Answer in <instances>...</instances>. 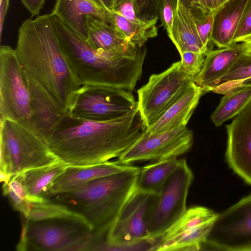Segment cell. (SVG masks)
Here are the masks:
<instances>
[{
    "mask_svg": "<svg viewBox=\"0 0 251 251\" xmlns=\"http://www.w3.org/2000/svg\"><path fill=\"white\" fill-rule=\"evenodd\" d=\"M73 213L63 206L46 200L41 202H32L28 213L22 217L28 220L37 221L65 216Z\"/></svg>",
    "mask_w": 251,
    "mask_h": 251,
    "instance_id": "obj_31",
    "label": "cell"
},
{
    "mask_svg": "<svg viewBox=\"0 0 251 251\" xmlns=\"http://www.w3.org/2000/svg\"><path fill=\"white\" fill-rule=\"evenodd\" d=\"M50 14L86 39V16H91L110 24L109 10L99 0H56Z\"/></svg>",
    "mask_w": 251,
    "mask_h": 251,
    "instance_id": "obj_16",
    "label": "cell"
},
{
    "mask_svg": "<svg viewBox=\"0 0 251 251\" xmlns=\"http://www.w3.org/2000/svg\"><path fill=\"white\" fill-rule=\"evenodd\" d=\"M67 165L60 160L50 164L32 168L19 173L31 202L46 200L49 189L55 178Z\"/></svg>",
    "mask_w": 251,
    "mask_h": 251,
    "instance_id": "obj_23",
    "label": "cell"
},
{
    "mask_svg": "<svg viewBox=\"0 0 251 251\" xmlns=\"http://www.w3.org/2000/svg\"><path fill=\"white\" fill-rule=\"evenodd\" d=\"M163 0H135L134 9L138 19L144 22L157 21Z\"/></svg>",
    "mask_w": 251,
    "mask_h": 251,
    "instance_id": "obj_34",
    "label": "cell"
},
{
    "mask_svg": "<svg viewBox=\"0 0 251 251\" xmlns=\"http://www.w3.org/2000/svg\"><path fill=\"white\" fill-rule=\"evenodd\" d=\"M170 39L180 54L186 51L207 54L192 16L178 0Z\"/></svg>",
    "mask_w": 251,
    "mask_h": 251,
    "instance_id": "obj_22",
    "label": "cell"
},
{
    "mask_svg": "<svg viewBox=\"0 0 251 251\" xmlns=\"http://www.w3.org/2000/svg\"><path fill=\"white\" fill-rule=\"evenodd\" d=\"M156 195L135 190L108 230L103 251L143 247L154 250L156 242L150 237L147 219Z\"/></svg>",
    "mask_w": 251,
    "mask_h": 251,
    "instance_id": "obj_8",
    "label": "cell"
},
{
    "mask_svg": "<svg viewBox=\"0 0 251 251\" xmlns=\"http://www.w3.org/2000/svg\"><path fill=\"white\" fill-rule=\"evenodd\" d=\"M180 55L183 71L189 78L194 80L202 69L205 55L192 51H186Z\"/></svg>",
    "mask_w": 251,
    "mask_h": 251,
    "instance_id": "obj_33",
    "label": "cell"
},
{
    "mask_svg": "<svg viewBox=\"0 0 251 251\" xmlns=\"http://www.w3.org/2000/svg\"><path fill=\"white\" fill-rule=\"evenodd\" d=\"M193 173L184 159L157 194L150 208L147 227L151 239L162 237L185 213Z\"/></svg>",
    "mask_w": 251,
    "mask_h": 251,
    "instance_id": "obj_9",
    "label": "cell"
},
{
    "mask_svg": "<svg viewBox=\"0 0 251 251\" xmlns=\"http://www.w3.org/2000/svg\"><path fill=\"white\" fill-rule=\"evenodd\" d=\"M108 10H112L114 6L115 0H99Z\"/></svg>",
    "mask_w": 251,
    "mask_h": 251,
    "instance_id": "obj_40",
    "label": "cell"
},
{
    "mask_svg": "<svg viewBox=\"0 0 251 251\" xmlns=\"http://www.w3.org/2000/svg\"><path fill=\"white\" fill-rule=\"evenodd\" d=\"M129 166L117 161L87 166L67 165L53 180L46 199L51 195L70 191L92 180L122 172Z\"/></svg>",
    "mask_w": 251,
    "mask_h": 251,
    "instance_id": "obj_17",
    "label": "cell"
},
{
    "mask_svg": "<svg viewBox=\"0 0 251 251\" xmlns=\"http://www.w3.org/2000/svg\"><path fill=\"white\" fill-rule=\"evenodd\" d=\"M248 0H228L214 13L212 41L218 48L233 44V37Z\"/></svg>",
    "mask_w": 251,
    "mask_h": 251,
    "instance_id": "obj_21",
    "label": "cell"
},
{
    "mask_svg": "<svg viewBox=\"0 0 251 251\" xmlns=\"http://www.w3.org/2000/svg\"><path fill=\"white\" fill-rule=\"evenodd\" d=\"M177 3L178 0H163L160 7L159 18L170 39L172 36L174 18Z\"/></svg>",
    "mask_w": 251,
    "mask_h": 251,
    "instance_id": "obj_37",
    "label": "cell"
},
{
    "mask_svg": "<svg viewBox=\"0 0 251 251\" xmlns=\"http://www.w3.org/2000/svg\"><path fill=\"white\" fill-rule=\"evenodd\" d=\"M15 51L25 73L68 112L75 92L81 85L63 52L50 14L28 19L22 24Z\"/></svg>",
    "mask_w": 251,
    "mask_h": 251,
    "instance_id": "obj_2",
    "label": "cell"
},
{
    "mask_svg": "<svg viewBox=\"0 0 251 251\" xmlns=\"http://www.w3.org/2000/svg\"><path fill=\"white\" fill-rule=\"evenodd\" d=\"M246 87H251V53L245 51L209 92L225 95Z\"/></svg>",
    "mask_w": 251,
    "mask_h": 251,
    "instance_id": "obj_25",
    "label": "cell"
},
{
    "mask_svg": "<svg viewBox=\"0 0 251 251\" xmlns=\"http://www.w3.org/2000/svg\"><path fill=\"white\" fill-rule=\"evenodd\" d=\"M16 249L26 251H89L93 229L81 217L69 215L37 221L23 217Z\"/></svg>",
    "mask_w": 251,
    "mask_h": 251,
    "instance_id": "obj_5",
    "label": "cell"
},
{
    "mask_svg": "<svg viewBox=\"0 0 251 251\" xmlns=\"http://www.w3.org/2000/svg\"><path fill=\"white\" fill-rule=\"evenodd\" d=\"M0 119L14 121L40 136L32 120L26 74L15 50L7 45L0 48Z\"/></svg>",
    "mask_w": 251,
    "mask_h": 251,
    "instance_id": "obj_7",
    "label": "cell"
},
{
    "mask_svg": "<svg viewBox=\"0 0 251 251\" xmlns=\"http://www.w3.org/2000/svg\"><path fill=\"white\" fill-rule=\"evenodd\" d=\"M26 76L32 120L39 135L48 144L67 111L40 83L27 74Z\"/></svg>",
    "mask_w": 251,
    "mask_h": 251,
    "instance_id": "obj_15",
    "label": "cell"
},
{
    "mask_svg": "<svg viewBox=\"0 0 251 251\" xmlns=\"http://www.w3.org/2000/svg\"><path fill=\"white\" fill-rule=\"evenodd\" d=\"M0 172L15 175L59 160L47 142L18 123L0 119Z\"/></svg>",
    "mask_w": 251,
    "mask_h": 251,
    "instance_id": "obj_6",
    "label": "cell"
},
{
    "mask_svg": "<svg viewBox=\"0 0 251 251\" xmlns=\"http://www.w3.org/2000/svg\"><path fill=\"white\" fill-rule=\"evenodd\" d=\"M203 247L221 251H251V194L218 214Z\"/></svg>",
    "mask_w": 251,
    "mask_h": 251,
    "instance_id": "obj_13",
    "label": "cell"
},
{
    "mask_svg": "<svg viewBox=\"0 0 251 251\" xmlns=\"http://www.w3.org/2000/svg\"><path fill=\"white\" fill-rule=\"evenodd\" d=\"M214 223L186 230L168 238H160L155 251L200 250L202 245L206 241Z\"/></svg>",
    "mask_w": 251,
    "mask_h": 251,
    "instance_id": "obj_27",
    "label": "cell"
},
{
    "mask_svg": "<svg viewBox=\"0 0 251 251\" xmlns=\"http://www.w3.org/2000/svg\"><path fill=\"white\" fill-rule=\"evenodd\" d=\"M177 158L151 162L141 168L136 190L158 194L179 163Z\"/></svg>",
    "mask_w": 251,
    "mask_h": 251,
    "instance_id": "obj_24",
    "label": "cell"
},
{
    "mask_svg": "<svg viewBox=\"0 0 251 251\" xmlns=\"http://www.w3.org/2000/svg\"><path fill=\"white\" fill-rule=\"evenodd\" d=\"M126 0H115V2H114V7L118 5V4H119L124 1H126Z\"/></svg>",
    "mask_w": 251,
    "mask_h": 251,
    "instance_id": "obj_42",
    "label": "cell"
},
{
    "mask_svg": "<svg viewBox=\"0 0 251 251\" xmlns=\"http://www.w3.org/2000/svg\"><path fill=\"white\" fill-rule=\"evenodd\" d=\"M226 128L227 161L236 174L251 185V101Z\"/></svg>",
    "mask_w": 251,
    "mask_h": 251,
    "instance_id": "obj_14",
    "label": "cell"
},
{
    "mask_svg": "<svg viewBox=\"0 0 251 251\" xmlns=\"http://www.w3.org/2000/svg\"><path fill=\"white\" fill-rule=\"evenodd\" d=\"M218 216V214L203 206L191 207L161 238H168L186 230L214 223Z\"/></svg>",
    "mask_w": 251,
    "mask_h": 251,
    "instance_id": "obj_29",
    "label": "cell"
},
{
    "mask_svg": "<svg viewBox=\"0 0 251 251\" xmlns=\"http://www.w3.org/2000/svg\"><path fill=\"white\" fill-rule=\"evenodd\" d=\"M137 108L132 92L109 86L82 85L75 92L67 114L82 119L104 121Z\"/></svg>",
    "mask_w": 251,
    "mask_h": 251,
    "instance_id": "obj_11",
    "label": "cell"
},
{
    "mask_svg": "<svg viewBox=\"0 0 251 251\" xmlns=\"http://www.w3.org/2000/svg\"><path fill=\"white\" fill-rule=\"evenodd\" d=\"M51 16L61 49L81 85H101L133 92L142 74L147 54L145 45L135 53L100 52L86 39Z\"/></svg>",
    "mask_w": 251,
    "mask_h": 251,
    "instance_id": "obj_3",
    "label": "cell"
},
{
    "mask_svg": "<svg viewBox=\"0 0 251 251\" xmlns=\"http://www.w3.org/2000/svg\"><path fill=\"white\" fill-rule=\"evenodd\" d=\"M211 119L216 126L236 116L251 101V87H243L224 95Z\"/></svg>",
    "mask_w": 251,
    "mask_h": 251,
    "instance_id": "obj_28",
    "label": "cell"
},
{
    "mask_svg": "<svg viewBox=\"0 0 251 251\" xmlns=\"http://www.w3.org/2000/svg\"><path fill=\"white\" fill-rule=\"evenodd\" d=\"M86 40L100 52L137 53L142 46L129 42L113 26L92 16L86 17Z\"/></svg>",
    "mask_w": 251,
    "mask_h": 251,
    "instance_id": "obj_19",
    "label": "cell"
},
{
    "mask_svg": "<svg viewBox=\"0 0 251 251\" xmlns=\"http://www.w3.org/2000/svg\"><path fill=\"white\" fill-rule=\"evenodd\" d=\"M25 7L33 16L38 15L46 0H21Z\"/></svg>",
    "mask_w": 251,
    "mask_h": 251,
    "instance_id": "obj_39",
    "label": "cell"
},
{
    "mask_svg": "<svg viewBox=\"0 0 251 251\" xmlns=\"http://www.w3.org/2000/svg\"><path fill=\"white\" fill-rule=\"evenodd\" d=\"M245 52L243 43L233 44L225 48H218L207 53L200 73L194 81L204 93L230 69L236 60Z\"/></svg>",
    "mask_w": 251,
    "mask_h": 251,
    "instance_id": "obj_18",
    "label": "cell"
},
{
    "mask_svg": "<svg viewBox=\"0 0 251 251\" xmlns=\"http://www.w3.org/2000/svg\"><path fill=\"white\" fill-rule=\"evenodd\" d=\"M202 89L194 82L184 95L152 126L147 127L150 133L186 126L200 99Z\"/></svg>",
    "mask_w": 251,
    "mask_h": 251,
    "instance_id": "obj_20",
    "label": "cell"
},
{
    "mask_svg": "<svg viewBox=\"0 0 251 251\" xmlns=\"http://www.w3.org/2000/svg\"><path fill=\"white\" fill-rule=\"evenodd\" d=\"M109 24L129 42L141 46L150 38L157 35V21L134 22L127 20L114 10H109Z\"/></svg>",
    "mask_w": 251,
    "mask_h": 251,
    "instance_id": "obj_26",
    "label": "cell"
},
{
    "mask_svg": "<svg viewBox=\"0 0 251 251\" xmlns=\"http://www.w3.org/2000/svg\"><path fill=\"white\" fill-rule=\"evenodd\" d=\"M194 82L184 73L180 61L161 73L151 75L137 90V108L147 127L153 125Z\"/></svg>",
    "mask_w": 251,
    "mask_h": 251,
    "instance_id": "obj_10",
    "label": "cell"
},
{
    "mask_svg": "<svg viewBox=\"0 0 251 251\" xmlns=\"http://www.w3.org/2000/svg\"><path fill=\"white\" fill-rule=\"evenodd\" d=\"M3 195L7 197L13 208L25 216L29 211L32 202L23 184L19 174L13 175L6 184H3Z\"/></svg>",
    "mask_w": 251,
    "mask_h": 251,
    "instance_id": "obj_30",
    "label": "cell"
},
{
    "mask_svg": "<svg viewBox=\"0 0 251 251\" xmlns=\"http://www.w3.org/2000/svg\"><path fill=\"white\" fill-rule=\"evenodd\" d=\"M195 18L214 13L228 0H178Z\"/></svg>",
    "mask_w": 251,
    "mask_h": 251,
    "instance_id": "obj_32",
    "label": "cell"
},
{
    "mask_svg": "<svg viewBox=\"0 0 251 251\" xmlns=\"http://www.w3.org/2000/svg\"><path fill=\"white\" fill-rule=\"evenodd\" d=\"M140 169L129 165L122 172L50 195L46 199L81 217L95 234L105 235L135 191Z\"/></svg>",
    "mask_w": 251,
    "mask_h": 251,
    "instance_id": "obj_4",
    "label": "cell"
},
{
    "mask_svg": "<svg viewBox=\"0 0 251 251\" xmlns=\"http://www.w3.org/2000/svg\"><path fill=\"white\" fill-rule=\"evenodd\" d=\"M243 43L245 48V51L251 53V39Z\"/></svg>",
    "mask_w": 251,
    "mask_h": 251,
    "instance_id": "obj_41",
    "label": "cell"
},
{
    "mask_svg": "<svg viewBox=\"0 0 251 251\" xmlns=\"http://www.w3.org/2000/svg\"><path fill=\"white\" fill-rule=\"evenodd\" d=\"M251 39V0H248L235 31L233 44L246 42Z\"/></svg>",
    "mask_w": 251,
    "mask_h": 251,
    "instance_id": "obj_35",
    "label": "cell"
},
{
    "mask_svg": "<svg viewBox=\"0 0 251 251\" xmlns=\"http://www.w3.org/2000/svg\"><path fill=\"white\" fill-rule=\"evenodd\" d=\"M193 140V132L187 126L155 133L146 129L117 161L121 164L132 165L177 158L190 150Z\"/></svg>",
    "mask_w": 251,
    "mask_h": 251,
    "instance_id": "obj_12",
    "label": "cell"
},
{
    "mask_svg": "<svg viewBox=\"0 0 251 251\" xmlns=\"http://www.w3.org/2000/svg\"><path fill=\"white\" fill-rule=\"evenodd\" d=\"M147 129L137 108L110 120L94 121L67 114L49 141L52 153L67 165L87 166L119 157Z\"/></svg>",
    "mask_w": 251,
    "mask_h": 251,
    "instance_id": "obj_1",
    "label": "cell"
},
{
    "mask_svg": "<svg viewBox=\"0 0 251 251\" xmlns=\"http://www.w3.org/2000/svg\"><path fill=\"white\" fill-rule=\"evenodd\" d=\"M214 13L201 18H195L192 16L199 36L207 53L212 51L213 48L211 36Z\"/></svg>",
    "mask_w": 251,
    "mask_h": 251,
    "instance_id": "obj_36",
    "label": "cell"
},
{
    "mask_svg": "<svg viewBox=\"0 0 251 251\" xmlns=\"http://www.w3.org/2000/svg\"><path fill=\"white\" fill-rule=\"evenodd\" d=\"M113 10L124 18L134 22L142 21L138 19L134 9V0H128L116 5Z\"/></svg>",
    "mask_w": 251,
    "mask_h": 251,
    "instance_id": "obj_38",
    "label": "cell"
}]
</instances>
